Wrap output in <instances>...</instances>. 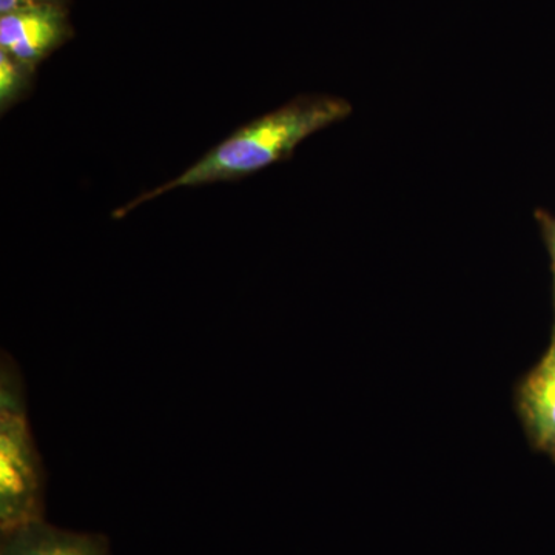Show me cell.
I'll list each match as a JSON object with an SVG mask.
<instances>
[{"label":"cell","instance_id":"52a82bcc","mask_svg":"<svg viewBox=\"0 0 555 555\" xmlns=\"http://www.w3.org/2000/svg\"><path fill=\"white\" fill-rule=\"evenodd\" d=\"M46 5L68 7V0H0V14L10 13V11Z\"/></svg>","mask_w":555,"mask_h":555},{"label":"cell","instance_id":"9c48e42d","mask_svg":"<svg viewBox=\"0 0 555 555\" xmlns=\"http://www.w3.org/2000/svg\"><path fill=\"white\" fill-rule=\"evenodd\" d=\"M554 255H555V240H554Z\"/></svg>","mask_w":555,"mask_h":555},{"label":"cell","instance_id":"5b68a950","mask_svg":"<svg viewBox=\"0 0 555 555\" xmlns=\"http://www.w3.org/2000/svg\"><path fill=\"white\" fill-rule=\"evenodd\" d=\"M524 408L537 441L555 448V358L550 353L526 382Z\"/></svg>","mask_w":555,"mask_h":555},{"label":"cell","instance_id":"ba28073f","mask_svg":"<svg viewBox=\"0 0 555 555\" xmlns=\"http://www.w3.org/2000/svg\"><path fill=\"white\" fill-rule=\"evenodd\" d=\"M550 356L555 358V345L551 347Z\"/></svg>","mask_w":555,"mask_h":555},{"label":"cell","instance_id":"7a4b0ae2","mask_svg":"<svg viewBox=\"0 0 555 555\" xmlns=\"http://www.w3.org/2000/svg\"><path fill=\"white\" fill-rule=\"evenodd\" d=\"M0 532L42 520L46 470L27 422L24 385L11 357L0 379Z\"/></svg>","mask_w":555,"mask_h":555},{"label":"cell","instance_id":"277c9868","mask_svg":"<svg viewBox=\"0 0 555 555\" xmlns=\"http://www.w3.org/2000/svg\"><path fill=\"white\" fill-rule=\"evenodd\" d=\"M0 555H112L107 537L76 532L42 520L0 532Z\"/></svg>","mask_w":555,"mask_h":555},{"label":"cell","instance_id":"6da1fadb","mask_svg":"<svg viewBox=\"0 0 555 555\" xmlns=\"http://www.w3.org/2000/svg\"><path fill=\"white\" fill-rule=\"evenodd\" d=\"M352 107L337 98H299L284 107L251 120L211 149L198 163L159 188L138 196L115 211V218L173 192L215 182L236 181L288 158L305 139L347 118Z\"/></svg>","mask_w":555,"mask_h":555},{"label":"cell","instance_id":"8992f818","mask_svg":"<svg viewBox=\"0 0 555 555\" xmlns=\"http://www.w3.org/2000/svg\"><path fill=\"white\" fill-rule=\"evenodd\" d=\"M35 68L22 64L0 51V109L5 115L11 107L28 96Z\"/></svg>","mask_w":555,"mask_h":555},{"label":"cell","instance_id":"3957f363","mask_svg":"<svg viewBox=\"0 0 555 555\" xmlns=\"http://www.w3.org/2000/svg\"><path fill=\"white\" fill-rule=\"evenodd\" d=\"M73 35L68 7H33L0 14V51L35 69Z\"/></svg>","mask_w":555,"mask_h":555}]
</instances>
